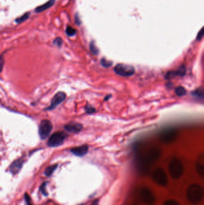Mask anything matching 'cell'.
Returning <instances> with one entry per match:
<instances>
[{"label": "cell", "mask_w": 204, "mask_h": 205, "mask_svg": "<svg viewBox=\"0 0 204 205\" xmlns=\"http://www.w3.org/2000/svg\"><path fill=\"white\" fill-rule=\"evenodd\" d=\"M25 201H26V204L25 205H32V203H31V198H30V196H29L27 194H25Z\"/></svg>", "instance_id": "obj_26"}, {"label": "cell", "mask_w": 204, "mask_h": 205, "mask_svg": "<svg viewBox=\"0 0 204 205\" xmlns=\"http://www.w3.org/2000/svg\"><path fill=\"white\" fill-rule=\"evenodd\" d=\"M176 94L178 97H183L186 94V90L183 86H178L176 89Z\"/></svg>", "instance_id": "obj_18"}, {"label": "cell", "mask_w": 204, "mask_h": 205, "mask_svg": "<svg viewBox=\"0 0 204 205\" xmlns=\"http://www.w3.org/2000/svg\"><path fill=\"white\" fill-rule=\"evenodd\" d=\"M192 95L194 97H197V98L199 99H203V90L202 88H198L195 91L192 92Z\"/></svg>", "instance_id": "obj_17"}, {"label": "cell", "mask_w": 204, "mask_h": 205, "mask_svg": "<svg viewBox=\"0 0 204 205\" xmlns=\"http://www.w3.org/2000/svg\"><path fill=\"white\" fill-rule=\"evenodd\" d=\"M67 136V134L63 132H56L52 134L49 138L48 145L50 147H56V146H60L63 143Z\"/></svg>", "instance_id": "obj_5"}, {"label": "cell", "mask_w": 204, "mask_h": 205, "mask_svg": "<svg viewBox=\"0 0 204 205\" xmlns=\"http://www.w3.org/2000/svg\"><path fill=\"white\" fill-rule=\"evenodd\" d=\"M66 98V94L63 92H59L52 98L50 106L47 109L48 110H53L55 109L58 105L62 103Z\"/></svg>", "instance_id": "obj_10"}, {"label": "cell", "mask_w": 204, "mask_h": 205, "mask_svg": "<svg viewBox=\"0 0 204 205\" xmlns=\"http://www.w3.org/2000/svg\"><path fill=\"white\" fill-rule=\"evenodd\" d=\"M22 165H23V161L21 160H17L14 161L12 164H11V165L10 167V172L13 174L18 173L22 166Z\"/></svg>", "instance_id": "obj_14"}, {"label": "cell", "mask_w": 204, "mask_h": 205, "mask_svg": "<svg viewBox=\"0 0 204 205\" xmlns=\"http://www.w3.org/2000/svg\"><path fill=\"white\" fill-rule=\"evenodd\" d=\"M83 128V126L79 123L71 122L65 126V129L70 133H76L80 132Z\"/></svg>", "instance_id": "obj_11"}, {"label": "cell", "mask_w": 204, "mask_h": 205, "mask_svg": "<svg viewBox=\"0 0 204 205\" xmlns=\"http://www.w3.org/2000/svg\"><path fill=\"white\" fill-rule=\"evenodd\" d=\"M88 149L89 148L87 145H82L78 146V147L72 148L71 149V152L75 155L82 157L87 154V151H88Z\"/></svg>", "instance_id": "obj_12"}, {"label": "cell", "mask_w": 204, "mask_h": 205, "mask_svg": "<svg viewBox=\"0 0 204 205\" xmlns=\"http://www.w3.org/2000/svg\"><path fill=\"white\" fill-rule=\"evenodd\" d=\"M102 66L104 67H110L112 66V64L113 62L112 61H108L106 59H102L101 60V62Z\"/></svg>", "instance_id": "obj_22"}, {"label": "cell", "mask_w": 204, "mask_h": 205, "mask_svg": "<svg viewBox=\"0 0 204 205\" xmlns=\"http://www.w3.org/2000/svg\"><path fill=\"white\" fill-rule=\"evenodd\" d=\"M140 198L146 205H153L155 202V197L153 192L147 188H143L141 190Z\"/></svg>", "instance_id": "obj_6"}, {"label": "cell", "mask_w": 204, "mask_h": 205, "mask_svg": "<svg viewBox=\"0 0 204 205\" xmlns=\"http://www.w3.org/2000/svg\"><path fill=\"white\" fill-rule=\"evenodd\" d=\"M196 170L197 173L201 177L203 178L204 175V165L203 161H197L196 163Z\"/></svg>", "instance_id": "obj_15"}, {"label": "cell", "mask_w": 204, "mask_h": 205, "mask_svg": "<svg viewBox=\"0 0 204 205\" xmlns=\"http://www.w3.org/2000/svg\"><path fill=\"white\" fill-rule=\"evenodd\" d=\"M90 49L93 54L96 55L98 54V49L96 48V46H95V43L93 42H91L90 44Z\"/></svg>", "instance_id": "obj_20"}, {"label": "cell", "mask_w": 204, "mask_h": 205, "mask_svg": "<svg viewBox=\"0 0 204 205\" xmlns=\"http://www.w3.org/2000/svg\"><path fill=\"white\" fill-rule=\"evenodd\" d=\"M177 136V132L174 129L170 128L163 131L160 135V139L162 142L166 143H170L172 142L176 139Z\"/></svg>", "instance_id": "obj_9"}, {"label": "cell", "mask_w": 204, "mask_h": 205, "mask_svg": "<svg viewBox=\"0 0 204 205\" xmlns=\"http://www.w3.org/2000/svg\"><path fill=\"white\" fill-rule=\"evenodd\" d=\"M160 149L157 147H154L150 149L143 160H140L141 166L144 168H146L151 164L154 163L160 157Z\"/></svg>", "instance_id": "obj_2"}, {"label": "cell", "mask_w": 204, "mask_h": 205, "mask_svg": "<svg viewBox=\"0 0 204 205\" xmlns=\"http://www.w3.org/2000/svg\"><path fill=\"white\" fill-rule=\"evenodd\" d=\"M203 36V28H202L201 30V31L199 32V33H198L196 39L197 40H201Z\"/></svg>", "instance_id": "obj_25"}, {"label": "cell", "mask_w": 204, "mask_h": 205, "mask_svg": "<svg viewBox=\"0 0 204 205\" xmlns=\"http://www.w3.org/2000/svg\"><path fill=\"white\" fill-rule=\"evenodd\" d=\"M114 72L122 77H130L135 73V69L131 66L120 64L115 66Z\"/></svg>", "instance_id": "obj_4"}, {"label": "cell", "mask_w": 204, "mask_h": 205, "mask_svg": "<svg viewBox=\"0 0 204 205\" xmlns=\"http://www.w3.org/2000/svg\"><path fill=\"white\" fill-rule=\"evenodd\" d=\"M76 31L71 27H68L66 30V33L69 36H73L75 34Z\"/></svg>", "instance_id": "obj_21"}, {"label": "cell", "mask_w": 204, "mask_h": 205, "mask_svg": "<svg viewBox=\"0 0 204 205\" xmlns=\"http://www.w3.org/2000/svg\"><path fill=\"white\" fill-rule=\"evenodd\" d=\"M54 43L56 45H57V46H61L62 45V40L60 38H57L55 40Z\"/></svg>", "instance_id": "obj_27"}, {"label": "cell", "mask_w": 204, "mask_h": 205, "mask_svg": "<svg viewBox=\"0 0 204 205\" xmlns=\"http://www.w3.org/2000/svg\"><path fill=\"white\" fill-rule=\"evenodd\" d=\"M53 4H54V0H51V1H50L49 2L47 3L46 4L43 5H42V6L38 7L36 9V11H38V12H40V11H44V10H46L47 9L50 7L51 5H53Z\"/></svg>", "instance_id": "obj_16"}, {"label": "cell", "mask_w": 204, "mask_h": 205, "mask_svg": "<svg viewBox=\"0 0 204 205\" xmlns=\"http://www.w3.org/2000/svg\"><path fill=\"white\" fill-rule=\"evenodd\" d=\"M52 130V124L50 121L43 120L39 126V134L41 139L47 138Z\"/></svg>", "instance_id": "obj_7"}, {"label": "cell", "mask_w": 204, "mask_h": 205, "mask_svg": "<svg viewBox=\"0 0 204 205\" xmlns=\"http://www.w3.org/2000/svg\"><path fill=\"white\" fill-rule=\"evenodd\" d=\"M57 165H51L50 166H49L47 169H46L45 171V174L46 176H50L52 173H53V172L55 171V169H56Z\"/></svg>", "instance_id": "obj_19"}, {"label": "cell", "mask_w": 204, "mask_h": 205, "mask_svg": "<svg viewBox=\"0 0 204 205\" xmlns=\"http://www.w3.org/2000/svg\"><path fill=\"white\" fill-rule=\"evenodd\" d=\"M186 74V67L184 66H181L176 71H171L168 72L165 78L166 79H171L173 78L176 76H183Z\"/></svg>", "instance_id": "obj_13"}, {"label": "cell", "mask_w": 204, "mask_h": 205, "mask_svg": "<svg viewBox=\"0 0 204 205\" xmlns=\"http://www.w3.org/2000/svg\"><path fill=\"white\" fill-rule=\"evenodd\" d=\"M28 16H29V14H28V13L25 14V15H24V16H22V17H20V18H19L18 19H17V20L16 21V22H18V23H20V22H23V21H24L25 20H26V19L28 18Z\"/></svg>", "instance_id": "obj_24"}, {"label": "cell", "mask_w": 204, "mask_h": 205, "mask_svg": "<svg viewBox=\"0 0 204 205\" xmlns=\"http://www.w3.org/2000/svg\"><path fill=\"white\" fill-rule=\"evenodd\" d=\"M95 111V109L92 107H87L86 108V113H94V112Z\"/></svg>", "instance_id": "obj_28"}, {"label": "cell", "mask_w": 204, "mask_h": 205, "mask_svg": "<svg viewBox=\"0 0 204 205\" xmlns=\"http://www.w3.org/2000/svg\"><path fill=\"white\" fill-rule=\"evenodd\" d=\"M153 179L155 182L161 186H166L168 183V178L165 171L162 168H157L153 173Z\"/></svg>", "instance_id": "obj_8"}, {"label": "cell", "mask_w": 204, "mask_h": 205, "mask_svg": "<svg viewBox=\"0 0 204 205\" xmlns=\"http://www.w3.org/2000/svg\"><path fill=\"white\" fill-rule=\"evenodd\" d=\"M4 66V60L2 56H0V72L2 71Z\"/></svg>", "instance_id": "obj_29"}, {"label": "cell", "mask_w": 204, "mask_h": 205, "mask_svg": "<svg viewBox=\"0 0 204 205\" xmlns=\"http://www.w3.org/2000/svg\"><path fill=\"white\" fill-rule=\"evenodd\" d=\"M164 205H180V204L177 200H168L165 202Z\"/></svg>", "instance_id": "obj_23"}, {"label": "cell", "mask_w": 204, "mask_h": 205, "mask_svg": "<svg viewBox=\"0 0 204 205\" xmlns=\"http://www.w3.org/2000/svg\"><path fill=\"white\" fill-rule=\"evenodd\" d=\"M203 197V190L202 187L196 184L190 185L187 191V198L189 202L193 204L200 203Z\"/></svg>", "instance_id": "obj_1"}, {"label": "cell", "mask_w": 204, "mask_h": 205, "mask_svg": "<svg viewBox=\"0 0 204 205\" xmlns=\"http://www.w3.org/2000/svg\"><path fill=\"white\" fill-rule=\"evenodd\" d=\"M169 172L173 179H179L184 172V167L182 161L177 159H173L169 165Z\"/></svg>", "instance_id": "obj_3"}]
</instances>
